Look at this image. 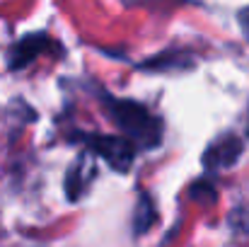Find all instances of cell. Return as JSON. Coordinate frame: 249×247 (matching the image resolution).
<instances>
[{
	"label": "cell",
	"instance_id": "6da1fadb",
	"mask_svg": "<svg viewBox=\"0 0 249 247\" xmlns=\"http://www.w3.org/2000/svg\"><path fill=\"white\" fill-rule=\"evenodd\" d=\"M99 99L109 114V119L119 126L121 136L128 138L141 151H153L162 143V119L155 116L145 104L136 99H121L111 97L104 90L99 92Z\"/></svg>",
	"mask_w": 249,
	"mask_h": 247
},
{
	"label": "cell",
	"instance_id": "7a4b0ae2",
	"mask_svg": "<svg viewBox=\"0 0 249 247\" xmlns=\"http://www.w3.org/2000/svg\"><path fill=\"white\" fill-rule=\"evenodd\" d=\"M85 143V151H89L94 158H102L116 172H128L131 165L136 160L138 148L124 138V136H99V133H80L78 138Z\"/></svg>",
	"mask_w": 249,
	"mask_h": 247
},
{
	"label": "cell",
	"instance_id": "3957f363",
	"mask_svg": "<svg viewBox=\"0 0 249 247\" xmlns=\"http://www.w3.org/2000/svg\"><path fill=\"white\" fill-rule=\"evenodd\" d=\"M94 179H97V158L89 151H83L80 158L68 167V174H66V182H63L66 196L71 201L83 199Z\"/></svg>",
	"mask_w": 249,
	"mask_h": 247
},
{
	"label": "cell",
	"instance_id": "277c9868",
	"mask_svg": "<svg viewBox=\"0 0 249 247\" xmlns=\"http://www.w3.org/2000/svg\"><path fill=\"white\" fill-rule=\"evenodd\" d=\"M242 141L235 133H225L218 141H213L203 153V167L206 170H228L240 160Z\"/></svg>",
	"mask_w": 249,
	"mask_h": 247
},
{
	"label": "cell",
	"instance_id": "5b68a950",
	"mask_svg": "<svg viewBox=\"0 0 249 247\" xmlns=\"http://www.w3.org/2000/svg\"><path fill=\"white\" fill-rule=\"evenodd\" d=\"M49 49H53V39L49 34H27L10 49V61L7 63H10L12 71H19V68L29 66L39 54H44Z\"/></svg>",
	"mask_w": 249,
	"mask_h": 247
},
{
	"label": "cell",
	"instance_id": "8992f818",
	"mask_svg": "<svg viewBox=\"0 0 249 247\" xmlns=\"http://www.w3.org/2000/svg\"><path fill=\"white\" fill-rule=\"evenodd\" d=\"M155 221H158V213H155L153 199H150L145 191H138V209H136V218H133V230H136V235H143Z\"/></svg>",
	"mask_w": 249,
	"mask_h": 247
},
{
	"label": "cell",
	"instance_id": "52a82bcc",
	"mask_svg": "<svg viewBox=\"0 0 249 247\" xmlns=\"http://www.w3.org/2000/svg\"><path fill=\"white\" fill-rule=\"evenodd\" d=\"M169 58H184V54L179 51V54H162V56H155V61H148L143 68H155V71H165L167 63H169ZM174 66L177 68H189L191 66V61H174Z\"/></svg>",
	"mask_w": 249,
	"mask_h": 247
}]
</instances>
